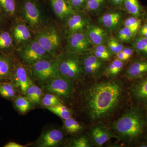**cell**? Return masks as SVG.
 I'll return each instance as SVG.
<instances>
[{
  "instance_id": "obj_1",
  "label": "cell",
  "mask_w": 147,
  "mask_h": 147,
  "mask_svg": "<svg viewBox=\"0 0 147 147\" xmlns=\"http://www.w3.org/2000/svg\"><path fill=\"white\" fill-rule=\"evenodd\" d=\"M123 90L121 82L103 81L92 85L85 95V106L90 119L97 121L107 117L120 104Z\"/></svg>"
},
{
  "instance_id": "obj_2",
  "label": "cell",
  "mask_w": 147,
  "mask_h": 147,
  "mask_svg": "<svg viewBox=\"0 0 147 147\" xmlns=\"http://www.w3.org/2000/svg\"><path fill=\"white\" fill-rule=\"evenodd\" d=\"M146 126V122L141 113L131 109L113 123L112 128L120 139L131 142L142 136Z\"/></svg>"
},
{
  "instance_id": "obj_3",
  "label": "cell",
  "mask_w": 147,
  "mask_h": 147,
  "mask_svg": "<svg viewBox=\"0 0 147 147\" xmlns=\"http://www.w3.org/2000/svg\"><path fill=\"white\" fill-rule=\"evenodd\" d=\"M18 17L34 35L51 22L49 15L39 0H19Z\"/></svg>"
},
{
  "instance_id": "obj_4",
  "label": "cell",
  "mask_w": 147,
  "mask_h": 147,
  "mask_svg": "<svg viewBox=\"0 0 147 147\" xmlns=\"http://www.w3.org/2000/svg\"><path fill=\"white\" fill-rule=\"evenodd\" d=\"M34 38L53 58H57L62 53V40L55 24L50 22L35 35Z\"/></svg>"
},
{
  "instance_id": "obj_5",
  "label": "cell",
  "mask_w": 147,
  "mask_h": 147,
  "mask_svg": "<svg viewBox=\"0 0 147 147\" xmlns=\"http://www.w3.org/2000/svg\"><path fill=\"white\" fill-rule=\"evenodd\" d=\"M14 55L20 62L28 67L41 60L53 58L34 38L16 49Z\"/></svg>"
},
{
  "instance_id": "obj_6",
  "label": "cell",
  "mask_w": 147,
  "mask_h": 147,
  "mask_svg": "<svg viewBox=\"0 0 147 147\" xmlns=\"http://www.w3.org/2000/svg\"><path fill=\"white\" fill-rule=\"evenodd\" d=\"M59 69L61 76L74 82L83 81L84 74L81 66L80 55L63 51L59 55Z\"/></svg>"
},
{
  "instance_id": "obj_7",
  "label": "cell",
  "mask_w": 147,
  "mask_h": 147,
  "mask_svg": "<svg viewBox=\"0 0 147 147\" xmlns=\"http://www.w3.org/2000/svg\"><path fill=\"white\" fill-rule=\"evenodd\" d=\"M59 64L58 57L41 60L30 67L35 84L40 87L50 79L60 76Z\"/></svg>"
},
{
  "instance_id": "obj_8",
  "label": "cell",
  "mask_w": 147,
  "mask_h": 147,
  "mask_svg": "<svg viewBox=\"0 0 147 147\" xmlns=\"http://www.w3.org/2000/svg\"><path fill=\"white\" fill-rule=\"evenodd\" d=\"M74 83L61 75L50 79L40 87L45 92L56 95L63 100L72 96L74 90Z\"/></svg>"
},
{
  "instance_id": "obj_9",
  "label": "cell",
  "mask_w": 147,
  "mask_h": 147,
  "mask_svg": "<svg viewBox=\"0 0 147 147\" xmlns=\"http://www.w3.org/2000/svg\"><path fill=\"white\" fill-rule=\"evenodd\" d=\"M9 81L18 88L21 94L25 95L27 89L33 82L30 67L24 65L15 57L14 68Z\"/></svg>"
},
{
  "instance_id": "obj_10",
  "label": "cell",
  "mask_w": 147,
  "mask_h": 147,
  "mask_svg": "<svg viewBox=\"0 0 147 147\" xmlns=\"http://www.w3.org/2000/svg\"><path fill=\"white\" fill-rule=\"evenodd\" d=\"M66 38L67 44L64 52L75 53L79 55L90 53L92 45L87 36L86 31L70 35Z\"/></svg>"
},
{
  "instance_id": "obj_11",
  "label": "cell",
  "mask_w": 147,
  "mask_h": 147,
  "mask_svg": "<svg viewBox=\"0 0 147 147\" xmlns=\"http://www.w3.org/2000/svg\"><path fill=\"white\" fill-rule=\"evenodd\" d=\"M13 21L10 31L16 50L34 38L35 35L31 30L18 16Z\"/></svg>"
},
{
  "instance_id": "obj_12",
  "label": "cell",
  "mask_w": 147,
  "mask_h": 147,
  "mask_svg": "<svg viewBox=\"0 0 147 147\" xmlns=\"http://www.w3.org/2000/svg\"><path fill=\"white\" fill-rule=\"evenodd\" d=\"M90 23L89 18L84 11H77L64 22V35L67 38L75 33L86 31Z\"/></svg>"
},
{
  "instance_id": "obj_13",
  "label": "cell",
  "mask_w": 147,
  "mask_h": 147,
  "mask_svg": "<svg viewBox=\"0 0 147 147\" xmlns=\"http://www.w3.org/2000/svg\"><path fill=\"white\" fill-rule=\"evenodd\" d=\"M64 140L63 132L61 129L52 128L47 129L41 133L34 142V146L55 147L62 144Z\"/></svg>"
},
{
  "instance_id": "obj_14",
  "label": "cell",
  "mask_w": 147,
  "mask_h": 147,
  "mask_svg": "<svg viewBox=\"0 0 147 147\" xmlns=\"http://www.w3.org/2000/svg\"><path fill=\"white\" fill-rule=\"evenodd\" d=\"M48 1L55 16L63 23L69 16L78 11L71 6L68 0Z\"/></svg>"
},
{
  "instance_id": "obj_15",
  "label": "cell",
  "mask_w": 147,
  "mask_h": 147,
  "mask_svg": "<svg viewBox=\"0 0 147 147\" xmlns=\"http://www.w3.org/2000/svg\"><path fill=\"white\" fill-rule=\"evenodd\" d=\"M123 16L117 11H111L100 16L98 21L103 27L110 32H115L122 23Z\"/></svg>"
},
{
  "instance_id": "obj_16",
  "label": "cell",
  "mask_w": 147,
  "mask_h": 147,
  "mask_svg": "<svg viewBox=\"0 0 147 147\" xmlns=\"http://www.w3.org/2000/svg\"><path fill=\"white\" fill-rule=\"evenodd\" d=\"M86 32L87 36L93 46L107 43L108 39L107 32L101 27L90 23Z\"/></svg>"
},
{
  "instance_id": "obj_17",
  "label": "cell",
  "mask_w": 147,
  "mask_h": 147,
  "mask_svg": "<svg viewBox=\"0 0 147 147\" xmlns=\"http://www.w3.org/2000/svg\"><path fill=\"white\" fill-rule=\"evenodd\" d=\"M14 54H0V79L9 80L15 64Z\"/></svg>"
},
{
  "instance_id": "obj_18",
  "label": "cell",
  "mask_w": 147,
  "mask_h": 147,
  "mask_svg": "<svg viewBox=\"0 0 147 147\" xmlns=\"http://www.w3.org/2000/svg\"><path fill=\"white\" fill-rule=\"evenodd\" d=\"M92 142L97 146H101L112 137L113 134L105 126L101 125H95L90 132Z\"/></svg>"
},
{
  "instance_id": "obj_19",
  "label": "cell",
  "mask_w": 147,
  "mask_h": 147,
  "mask_svg": "<svg viewBox=\"0 0 147 147\" xmlns=\"http://www.w3.org/2000/svg\"><path fill=\"white\" fill-rule=\"evenodd\" d=\"M147 74V61L138 60L131 64L125 71L127 79H139Z\"/></svg>"
},
{
  "instance_id": "obj_20",
  "label": "cell",
  "mask_w": 147,
  "mask_h": 147,
  "mask_svg": "<svg viewBox=\"0 0 147 147\" xmlns=\"http://www.w3.org/2000/svg\"><path fill=\"white\" fill-rule=\"evenodd\" d=\"M19 0H0V11L6 18L14 20L18 16Z\"/></svg>"
},
{
  "instance_id": "obj_21",
  "label": "cell",
  "mask_w": 147,
  "mask_h": 147,
  "mask_svg": "<svg viewBox=\"0 0 147 147\" xmlns=\"http://www.w3.org/2000/svg\"><path fill=\"white\" fill-rule=\"evenodd\" d=\"M15 49L9 30L0 31V54H14Z\"/></svg>"
},
{
  "instance_id": "obj_22",
  "label": "cell",
  "mask_w": 147,
  "mask_h": 147,
  "mask_svg": "<svg viewBox=\"0 0 147 147\" xmlns=\"http://www.w3.org/2000/svg\"><path fill=\"white\" fill-rule=\"evenodd\" d=\"M43 93L42 88L33 82L27 89L24 96L31 101L34 106H39L41 105V98Z\"/></svg>"
},
{
  "instance_id": "obj_23",
  "label": "cell",
  "mask_w": 147,
  "mask_h": 147,
  "mask_svg": "<svg viewBox=\"0 0 147 147\" xmlns=\"http://www.w3.org/2000/svg\"><path fill=\"white\" fill-rule=\"evenodd\" d=\"M20 93L18 88L10 82L0 84V96L6 99L13 100Z\"/></svg>"
},
{
  "instance_id": "obj_24",
  "label": "cell",
  "mask_w": 147,
  "mask_h": 147,
  "mask_svg": "<svg viewBox=\"0 0 147 147\" xmlns=\"http://www.w3.org/2000/svg\"><path fill=\"white\" fill-rule=\"evenodd\" d=\"M13 106L18 113L22 115L26 114L33 109L34 105L25 96L19 95L13 100Z\"/></svg>"
},
{
  "instance_id": "obj_25",
  "label": "cell",
  "mask_w": 147,
  "mask_h": 147,
  "mask_svg": "<svg viewBox=\"0 0 147 147\" xmlns=\"http://www.w3.org/2000/svg\"><path fill=\"white\" fill-rule=\"evenodd\" d=\"M131 91L133 95L137 99L147 101V78L134 85Z\"/></svg>"
},
{
  "instance_id": "obj_26",
  "label": "cell",
  "mask_w": 147,
  "mask_h": 147,
  "mask_svg": "<svg viewBox=\"0 0 147 147\" xmlns=\"http://www.w3.org/2000/svg\"><path fill=\"white\" fill-rule=\"evenodd\" d=\"M122 6L132 16L138 18L141 16L142 7L138 0H124Z\"/></svg>"
},
{
  "instance_id": "obj_27",
  "label": "cell",
  "mask_w": 147,
  "mask_h": 147,
  "mask_svg": "<svg viewBox=\"0 0 147 147\" xmlns=\"http://www.w3.org/2000/svg\"><path fill=\"white\" fill-rule=\"evenodd\" d=\"M123 66V61L116 59L106 67L104 74L108 77L114 78L117 76L121 71Z\"/></svg>"
},
{
  "instance_id": "obj_28",
  "label": "cell",
  "mask_w": 147,
  "mask_h": 147,
  "mask_svg": "<svg viewBox=\"0 0 147 147\" xmlns=\"http://www.w3.org/2000/svg\"><path fill=\"white\" fill-rule=\"evenodd\" d=\"M63 127L67 133L71 134H77L83 129L82 124L72 117L63 120Z\"/></svg>"
},
{
  "instance_id": "obj_29",
  "label": "cell",
  "mask_w": 147,
  "mask_h": 147,
  "mask_svg": "<svg viewBox=\"0 0 147 147\" xmlns=\"http://www.w3.org/2000/svg\"><path fill=\"white\" fill-rule=\"evenodd\" d=\"M45 108L63 120L68 119L72 115L71 110L64 105L63 103Z\"/></svg>"
},
{
  "instance_id": "obj_30",
  "label": "cell",
  "mask_w": 147,
  "mask_h": 147,
  "mask_svg": "<svg viewBox=\"0 0 147 147\" xmlns=\"http://www.w3.org/2000/svg\"><path fill=\"white\" fill-rule=\"evenodd\" d=\"M107 0H87L84 11L96 14L105 7Z\"/></svg>"
},
{
  "instance_id": "obj_31",
  "label": "cell",
  "mask_w": 147,
  "mask_h": 147,
  "mask_svg": "<svg viewBox=\"0 0 147 147\" xmlns=\"http://www.w3.org/2000/svg\"><path fill=\"white\" fill-rule=\"evenodd\" d=\"M60 103H63V101L57 96L50 93L45 92L42 94L41 104L45 108L53 107Z\"/></svg>"
},
{
  "instance_id": "obj_32",
  "label": "cell",
  "mask_w": 147,
  "mask_h": 147,
  "mask_svg": "<svg viewBox=\"0 0 147 147\" xmlns=\"http://www.w3.org/2000/svg\"><path fill=\"white\" fill-rule=\"evenodd\" d=\"M131 45L137 52L147 57V38L142 36L137 38Z\"/></svg>"
},
{
  "instance_id": "obj_33",
  "label": "cell",
  "mask_w": 147,
  "mask_h": 147,
  "mask_svg": "<svg viewBox=\"0 0 147 147\" xmlns=\"http://www.w3.org/2000/svg\"><path fill=\"white\" fill-rule=\"evenodd\" d=\"M141 24V20L133 16L127 18L124 22V26L127 27L130 30L134 36L139 30Z\"/></svg>"
},
{
  "instance_id": "obj_34",
  "label": "cell",
  "mask_w": 147,
  "mask_h": 147,
  "mask_svg": "<svg viewBox=\"0 0 147 147\" xmlns=\"http://www.w3.org/2000/svg\"><path fill=\"white\" fill-rule=\"evenodd\" d=\"M107 46L113 55H117L122 51L123 45L117 38L111 37L108 38L107 42Z\"/></svg>"
},
{
  "instance_id": "obj_35",
  "label": "cell",
  "mask_w": 147,
  "mask_h": 147,
  "mask_svg": "<svg viewBox=\"0 0 147 147\" xmlns=\"http://www.w3.org/2000/svg\"><path fill=\"white\" fill-rule=\"evenodd\" d=\"M134 37L130 30L124 26L118 32L117 38L121 42H127L131 41Z\"/></svg>"
},
{
  "instance_id": "obj_36",
  "label": "cell",
  "mask_w": 147,
  "mask_h": 147,
  "mask_svg": "<svg viewBox=\"0 0 147 147\" xmlns=\"http://www.w3.org/2000/svg\"><path fill=\"white\" fill-rule=\"evenodd\" d=\"M70 146L73 147H90L91 146L88 138L85 136H82L74 139L70 143Z\"/></svg>"
},
{
  "instance_id": "obj_37",
  "label": "cell",
  "mask_w": 147,
  "mask_h": 147,
  "mask_svg": "<svg viewBox=\"0 0 147 147\" xmlns=\"http://www.w3.org/2000/svg\"><path fill=\"white\" fill-rule=\"evenodd\" d=\"M71 6L77 11H84L87 0H68Z\"/></svg>"
},
{
  "instance_id": "obj_38",
  "label": "cell",
  "mask_w": 147,
  "mask_h": 147,
  "mask_svg": "<svg viewBox=\"0 0 147 147\" xmlns=\"http://www.w3.org/2000/svg\"><path fill=\"white\" fill-rule=\"evenodd\" d=\"M91 49L98 51L100 53L105 54V55H108V56L111 57H112L113 55V53H111L109 49H108L107 45H105V44L93 46V47L91 48Z\"/></svg>"
},
{
  "instance_id": "obj_39",
  "label": "cell",
  "mask_w": 147,
  "mask_h": 147,
  "mask_svg": "<svg viewBox=\"0 0 147 147\" xmlns=\"http://www.w3.org/2000/svg\"><path fill=\"white\" fill-rule=\"evenodd\" d=\"M90 53H92L98 59L102 61L109 60L110 58L112 57H110L108 55H105V54H102V53H100L98 51L92 50L91 49L90 50Z\"/></svg>"
},
{
  "instance_id": "obj_40",
  "label": "cell",
  "mask_w": 147,
  "mask_h": 147,
  "mask_svg": "<svg viewBox=\"0 0 147 147\" xmlns=\"http://www.w3.org/2000/svg\"><path fill=\"white\" fill-rule=\"evenodd\" d=\"M134 49L133 47H124L122 51L130 59L134 53Z\"/></svg>"
},
{
  "instance_id": "obj_41",
  "label": "cell",
  "mask_w": 147,
  "mask_h": 147,
  "mask_svg": "<svg viewBox=\"0 0 147 147\" xmlns=\"http://www.w3.org/2000/svg\"><path fill=\"white\" fill-rule=\"evenodd\" d=\"M116 59H117L123 62L127 61L129 59V58L126 55H125L122 51L116 55Z\"/></svg>"
},
{
  "instance_id": "obj_42",
  "label": "cell",
  "mask_w": 147,
  "mask_h": 147,
  "mask_svg": "<svg viewBox=\"0 0 147 147\" xmlns=\"http://www.w3.org/2000/svg\"><path fill=\"white\" fill-rule=\"evenodd\" d=\"M124 1V0H109V1L112 5L117 7L122 6Z\"/></svg>"
},
{
  "instance_id": "obj_43",
  "label": "cell",
  "mask_w": 147,
  "mask_h": 147,
  "mask_svg": "<svg viewBox=\"0 0 147 147\" xmlns=\"http://www.w3.org/2000/svg\"><path fill=\"white\" fill-rule=\"evenodd\" d=\"M5 147H24L25 146L20 144L16 142H9L4 146Z\"/></svg>"
},
{
  "instance_id": "obj_44",
  "label": "cell",
  "mask_w": 147,
  "mask_h": 147,
  "mask_svg": "<svg viewBox=\"0 0 147 147\" xmlns=\"http://www.w3.org/2000/svg\"><path fill=\"white\" fill-rule=\"evenodd\" d=\"M7 19V18L3 15V13H1V11H0V29L3 26Z\"/></svg>"
},
{
  "instance_id": "obj_45",
  "label": "cell",
  "mask_w": 147,
  "mask_h": 147,
  "mask_svg": "<svg viewBox=\"0 0 147 147\" xmlns=\"http://www.w3.org/2000/svg\"><path fill=\"white\" fill-rule=\"evenodd\" d=\"M147 31V23L143 25L141 28L139 29V32Z\"/></svg>"
},
{
  "instance_id": "obj_46",
  "label": "cell",
  "mask_w": 147,
  "mask_h": 147,
  "mask_svg": "<svg viewBox=\"0 0 147 147\" xmlns=\"http://www.w3.org/2000/svg\"><path fill=\"white\" fill-rule=\"evenodd\" d=\"M139 34L141 36L147 38V31L139 32Z\"/></svg>"
},
{
  "instance_id": "obj_47",
  "label": "cell",
  "mask_w": 147,
  "mask_h": 147,
  "mask_svg": "<svg viewBox=\"0 0 147 147\" xmlns=\"http://www.w3.org/2000/svg\"><path fill=\"white\" fill-rule=\"evenodd\" d=\"M146 19H147V16H146Z\"/></svg>"
},
{
  "instance_id": "obj_48",
  "label": "cell",
  "mask_w": 147,
  "mask_h": 147,
  "mask_svg": "<svg viewBox=\"0 0 147 147\" xmlns=\"http://www.w3.org/2000/svg\"><path fill=\"white\" fill-rule=\"evenodd\" d=\"M1 80H2L1 79H0V81H1Z\"/></svg>"
}]
</instances>
